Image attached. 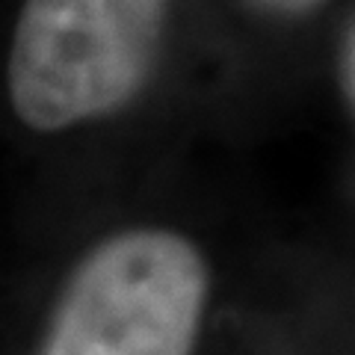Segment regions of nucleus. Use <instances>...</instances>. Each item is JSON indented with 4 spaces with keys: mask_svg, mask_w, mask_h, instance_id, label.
<instances>
[{
    "mask_svg": "<svg viewBox=\"0 0 355 355\" xmlns=\"http://www.w3.org/2000/svg\"><path fill=\"white\" fill-rule=\"evenodd\" d=\"M166 0H24L9 48V101L33 130L116 113L146 86Z\"/></svg>",
    "mask_w": 355,
    "mask_h": 355,
    "instance_id": "1",
    "label": "nucleus"
},
{
    "mask_svg": "<svg viewBox=\"0 0 355 355\" xmlns=\"http://www.w3.org/2000/svg\"><path fill=\"white\" fill-rule=\"evenodd\" d=\"M207 266L172 231H128L74 272L42 355H190Z\"/></svg>",
    "mask_w": 355,
    "mask_h": 355,
    "instance_id": "2",
    "label": "nucleus"
},
{
    "mask_svg": "<svg viewBox=\"0 0 355 355\" xmlns=\"http://www.w3.org/2000/svg\"><path fill=\"white\" fill-rule=\"evenodd\" d=\"M261 6H270V9H279V12H305V9L323 3V0H254Z\"/></svg>",
    "mask_w": 355,
    "mask_h": 355,
    "instance_id": "3",
    "label": "nucleus"
}]
</instances>
